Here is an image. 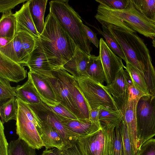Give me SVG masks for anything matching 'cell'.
<instances>
[{
	"label": "cell",
	"instance_id": "1",
	"mask_svg": "<svg viewBox=\"0 0 155 155\" xmlns=\"http://www.w3.org/2000/svg\"><path fill=\"white\" fill-rule=\"evenodd\" d=\"M104 28L117 40L129 63L143 77L149 93L155 94V70L149 50L135 31L115 28Z\"/></svg>",
	"mask_w": 155,
	"mask_h": 155
},
{
	"label": "cell",
	"instance_id": "2",
	"mask_svg": "<svg viewBox=\"0 0 155 155\" xmlns=\"http://www.w3.org/2000/svg\"><path fill=\"white\" fill-rule=\"evenodd\" d=\"M38 38L51 66L54 70L68 62L74 54L76 45L49 12L45 27Z\"/></svg>",
	"mask_w": 155,
	"mask_h": 155
},
{
	"label": "cell",
	"instance_id": "3",
	"mask_svg": "<svg viewBox=\"0 0 155 155\" xmlns=\"http://www.w3.org/2000/svg\"><path fill=\"white\" fill-rule=\"evenodd\" d=\"M97 11L95 17L102 27L136 31L151 38L155 35V25L137 8L132 0H129L127 7L124 9H114L99 4Z\"/></svg>",
	"mask_w": 155,
	"mask_h": 155
},
{
	"label": "cell",
	"instance_id": "4",
	"mask_svg": "<svg viewBox=\"0 0 155 155\" xmlns=\"http://www.w3.org/2000/svg\"><path fill=\"white\" fill-rule=\"evenodd\" d=\"M69 0H52L50 12L73 40L77 46L88 55L92 50L85 34L81 18L68 3Z\"/></svg>",
	"mask_w": 155,
	"mask_h": 155
},
{
	"label": "cell",
	"instance_id": "5",
	"mask_svg": "<svg viewBox=\"0 0 155 155\" xmlns=\"http://www.w3.org/2000/svg\"><path fill=\"white\" fill-rule=\"evenodd\" d=\"M136 114L139 150L143 143L155 136V96L142 97L137 104Z\"/></svg>",
	"mask_w": 155,
	"mask_h": 155
},
{
	"label": "cell",
	"instance_id": "6",
	"mask_svg": "<svg viewBox=\"0 0 155 155\" xmlns=\"http://www.w3.org/2000/svg\"><path fill=\"white\" fill-rule=\"evenodd\" d=\"M76 79L90 110L100 107L119 110L106 86L87 76H82Z\"/></svg>",
	"mask_w": 155,
	"mask_h": 155
},
{
	"label": "cell",
	"instance_id": "7",
	"mask_svg": "<svg viewBox=\"0 0 155 155\" xmlns=\"http://www.w3.org/2000/svg\"><path fill=\"white\" fill-rule=\"evenodd\" d=\"M114 129L104 127L96 132L80 137L76 143L84 155H110L114 142Z\"/></svg>",
	"mask_w": 155,
	"mask_h": 155
},
{
	"label": "cell",
	"instance_id": "8",
	"mask_svg": "<svg viewBox=\"0 0 155 155\" xmlns=\"http://www.w3.org/2000/svg\"><path fill=\"white\" fill-rule=\"evenodd\" d=\"M36 40L29 33L19 31L9 43L0 48V53L16 63L25 65L35 48Z\"/></svg>",
	"mask_w": 155,
	"mask_h": 155
},
{
	"label": "cell",
	"instance_id": "9",
	"mask_svg": "<svg viewBox=\"0 0 155 155\" xmlns=\"http://www.w3.org/2000/svg\"><path fill=\"white\" fill-rule=\"evenodd\" d=\"M54 77L48 78L55 90L60 103L68 108L78 118H84L77 106L70 88L74 76L63 67L55 69L52 71Z\"/></svg>",
	"mask_w": 155,
	"mask_h": 155
},
{
	"label": "cell",
	"instance_id": "10",
	"mask_svg": "<svg viewBox=\"0 0 155 155\" xmlns=\"http://www.w3.org/2000/svg\"><path fill=\"white\" fill-rule=\"evenodd\" d=\"M28 104L41 120L47 122L57 130L63 140L66 148L76 143L80 137L79 134L74 132L64 125L61 122L59 115L43 101H41L37 104Z\"/></svg>",
	"mask_w": 155,
	"mask_h": 155
},
{
	"label": "cell",
	"instance_id": "11",
	"mask_svg": "<svg viewBox=\"0 0 155 155\" xmlns=\"http://www.w3.org/2000/svg\"><path fill=\"white\" fill-rule=\"evenodd\" d=\"M18 109L16 120V133L19 138L36 149H41L44 144L37 127L28 118L18 101Z\"/></svg>",
	"mask_w": 155,
	"mask_h": 155
},
{
	"label": "cell",
	"instance_id": "12",
	"mask_svg": "<svg viewBox=\"0 0 155 155\" xmlns=\"http://www.w3.org/2000/svg\"><path fill=\"white\" fill-rule=\"evenodd\" d=\"M99 54L103 67L105 81L107 84L114 80L117 73L122 68H125L122 59L109 48L102 38L100 40Z\"/></svg>",
	"mask_w": 155,
	"mask_h": 155
},
{
	"label": "cell",
	"instance_id": "13",
	"mask_svg": "<svg viewBox=\"0 0 155 155\" xmlns=\"http://www.w3.org/2000/svg\"><path fill=\"white\" fill-rule=\"evenodd\" d=\"M138 101L128 93V97L126 103L120 109L135 155H137L139 151L136 114V106Z\"/></svg>",
	"mask_w": 155,
	"mask_h": 155
},
{
	"label": "cell",
	"instance_id": "14",
	"mask_svg": "<svg viewBox=\"0 0 155 155\" xmlns=\"http://www.w3.org/2000/svg\"><path fill=\"white\" fill-rule=\"evenodd\" d=\"M30 71L44 77L53 78L54 69L50 64L42 47L39 38L36 39L35 48L25 65Z\"/></svg>",
	"mask_w": 155,
	"mask_h": 155
},
{
	"label": "cell",
	"instance_id": "15",
	"mask_svg": "<svg viewBox=\"0 0 155 155\" xmlns=\"http://www.w3.org/2000/svg\"><path fill=\"white\" fill-rule=\"evenodd\" d=\"M127 75L126 71L122 68L117 73L114 81L106 86L120 110L126 103L128 97Z\"/></svg>",
	"mask_w": 155,
	"mask_h": 155
},
{
	"label": "cell",
	"instance_id": "16",
	"mask_svg": "<svg viewBox=\"0 0 155 155\" xmlns=\"http://www.w3.org/2000/svg\"><path fill=\"white\" fill-rule=\"evenodd\" d=\"M28 74L42 101L49 106H54L60 103L48 78L31 71Z\"/></svg>",
	"mask_w": 155,
	"mask_h": 155
},
{
	"label": "cell",
	"instance_id": "17",
	"mask_svg": "<svg viewBox=\"0 0 155 155\" xmlns=\"http://www.w3.org/2000/svg\"><path fill=\"white\" fill-rule=\"evenodd\" d=\"M27 70L16 63L0 53V78L18 83L26 77Z\"/></svg>",
	"mask_w": 155,
	"mask_h": 155
},
{
	"label": "cell",
	"instance_id": "18",
	"mask_svg": "<svg viewBox=\"0 0 155 155\" xmlns=\"http://www.w3.org/2000/svg\"><path fill=\"white\" fill-rule=\"evenodd\" d=\"M89 55L77 46L74 55L63 68L75 79L88 76L87 70Z\"/></svg>",
	"mask_w": 155,
	"mask_h": 155
},
{
	"label": "cell",
	"instance_id": "19",
	"mask_svg": "<svg viewBox=\"0 0 155 155\" xmlns=\"http://www.w3.org/2000/svg\"><path fill=\"white\" fill-rule=\"evenodd\" d=\"M41 121V127L37 130L45 149L56 148L61 150L66 149L63 140L57 130L47 122Z\"/></svg>",
	"mask_w": 155,
	"mask_h": 155
},
{
	"label": "cell",
	"instance_id": "20",
	"mask_svg": "<svg viewBox=\"0 0 155 155\" xmlns=\"http://www.w3.org/2000/svg\"><path fill=\"white\" fill-rule=\"evenodd\" d=\"M62 123L80 137L91 134L102 128L89 119L78 118L71 119L59 115Z\"/></svg>",
	"mask_w": 155,
	"mask_h": 155
},
{
	"label": "cell",
	"instance_id": "21",
	"mask_svg": "<svg viewBox=\"0 0 155 155\" xmlns=\"http://www.w3.org/2000/svg\"><path fill=\"white\" fill-rule=\"evenodd\" d=\"M29 2L28 0L14 14L16 22V33L19 31H25L37 39L39 35L30 13Z\"/></svg>",
	"mask_w": 155,
	"mask_h": 155
},
{
	"label": "cell",
	"instance_id": "22",
	"mask_svg": "<svg viewBox=\"0 0 155 155\" xmlns=\"http://www.w3.org/2000/svg\"><path fill=\"white\" fill-rule=\"evenodd\" d=\"M30 13L39 35L45 27L44 16L48 0H29Z\"/></svg>",
	"mask_w": 155,
	"mask_h": 155
},
{
	"label": "cell",
	"instance_id": "23",
	"mask_svg": "<svg viewBox=\"0 0 155 155\" xmlns=\"http://www.w3.org/2000/svg\"><path fill=\"white\" fill-rule=\"evenodd\" d=\"M27 81L22 85L16 87L17 98L29 104H37L42 101L34 86L29 75Z\"/></svg>",
	"mask_w": 155,
	"mask_h": 155
},
{
	"label": "cell",
	"instance_id": "24",
	"mask_svg": "<svg viewBox=\"0 0 155 155\" xmlns=\"http://www.w3.org/2000/svg\"><path fill=\"white\" fill-rule=\"evenodd\" d=\"M122 119V115L120 110L99 107V120L102 127L114 129L119 126Z\"/></svg>",
	"mask_w": 155,
	"mask_h": 155
},
{
	"label": "cell",
	"instance_id": "25",
	"mask_svg": "<svg viewBox=\"0 0 155 155\" xmlns=\"http://www.w3.org/2000/svg\"><path fill=\"white\" fill-rule=\"evenodd\" d=\"M70 88L73 100L84 118L89 119L90 108L74 77L71 82Z\"/></svg>",
	"mask_w": 155,
	"mask_h": 155
},
{
	"label": "cell",
	"instance_id": "26",
	"mask_svg": "<svg viewBox=\"0 0 155 155\" xmlns=\"http://www.w3.org/2000/svg\"><path fill=\"white\" fill-rule=\"evenodd\" d=\"M88 76L94 80L104 85L105 81L104 71L99 56L89 55L87 70Z\"/></svg>",
	"mask_w": 155,
	"mask_h": 155
},
{
	"label": "cell",
	"instance_id": "27",
	"mask_svg": "<svg viewBox=\"0 0 155 155\" xmlns=\"http://www.w3.org/2000/svg\"><path fill=\"white\" fill-rule=\"evenodd\" d=\"M16 22L14 14H3L0 21V37L12 40L16 34Z\"/></svg>",
	"mask_w": 155,
	"mask_h": 155
},
{
	"label": "cell",
	"instance_id": "28",
	"mask_svg": "<svg viewBox=\"0 0 155 155\" xmlns=\"http://www.w3.org/2000/svg\"><path fill=\"white\" fill-rule=\"evenodd\" d=\"M18 109L17 98L13 97L1 104L0 121L4 124L12 120H16Z\"/></svg>",
	"mask_w": 155,
	"mask_h": 155
},
{
	"label": "cell",
	"instance_id": "29",
	"mask_svg": "<svg viewBox=\"0 0 155 155\" xmlns=\"http://www.w3.org/2000/svg\"><path fill=\"white\" fill-rule=\"evenodd\" d=\"M35 150L18 138L9 143L8 155H36Z\"/></svg>",
	"mask_w": 155,
	"mask_h": 155
},
{
	"label": "cell",
	"instance_id": "30",
	"mask_svg": "<svg viewBox=\"0 0 155 155\" xmlns=\"http://www.w3.org/2000/svg\"><path fill=\"white\" fill-rule=\"evenodd\" d=\"M99 34L101 35L105 39V42L109 48L115 54L123 59L126 63L127 61L126 56L116 39L104 28L102 27V30L100 28L93 26Z\"/></svg>",
	"mask_w": 155,
	"mask_h": 155
},
{
	"label": "cell",
	"instance_id": "31",
	"mask_svg": "<svg viewBox=\"0 0 155 155\" xmlns=\"http://www.w3.org/2000/svg\"><path fill=\"white\" fill-rule=\"evenodd\" d=\"M135 5L150 22L155 23V0H132Z\"/></svg>",
	"mask_w": 155,
	"mask_h": 155
},
{
	"label": "cell",
	"instance_id": "32",
	"mask_svg": "<svg viewBox=\"0 0 155 155\" xmlns=\"http://www.w3.org/2000/svg\"><path fill=\"white\" fill-rule=\"evenodd\" d=\"M126 64L124 68L128 74L134 84L143 92L150 95L144 79L140 72L129 63Z\"/></svg>",
	"mask_w": 155,
	"mask_h": 155
},
{
	"label": "cell",
	"instance_id": "33",
	"mask_svg": "<svg viewBox=\"0 0 155 155\" xmlns=\"http://www.w3.org/2000/svg\"><path fill=\"white\" fill-rule=\"evenodd\" d=\"M15 89L16 87H12L9 81L0 78L1 105L13 97H17Z\"/></svg>",
	"mask_w": 155,
	"mask_h": 155
},
{
	"label": "cell",
	"instance_id": "34",
	"mask_svg": "<svg viewBox=\"0 0 155 155\" xmlns=\"http://www.w3.org/2000/svg\"><path fill=\"white\" fill-rule=\"evenodd\" d=\"M118 128L122 139L123 155H135L127 127L123 119L120 124Z\"/></svg>",
	"mask_w": 155,
	"mask_h": 155
},
{
	"label": "cell",
	"instance_id": "35",
	"mask_svg": "<svg viewBox=\"0 0 155 155\" xmlns=\"http://www.w3.org/2000/svg\"><path fill=\"white\" fill-rule=\"evenodd\" d=\"M95 1L99 4L116 10L125 9L129 3V0H96Z\"/></svg>",
	"mask_w": 155,
	"mask_h": 155
},
{
	"label": "cell",
	"instance_id": "36",
	"mask_svg": "<svg viewBox=\"0 0 155 155\" xmlns=\"http://www.w3.org/2000/svg\"><path fill=\"white\" fill-rule=\"evenodd\" d=\"M118 127L114 129L113 144L110 155H124L122 139Z\"/></svg>",
	"mask_w": 155,
	"mask_h": 155
},
{
	"label": "cell",
	"instance_id": "37",
	"mask_svg": "<svg viewBox=\"0 0 155 155\" xmlns=\"http://www.w3.org/2000/svg\"><path fill=\"white\" fill-rule=\"evenodd\" d=\"M48 105L50 109L59 115L69 119H78L74 114L60 103L54 106Z\"/></svg>",
	"mask_w": 155,
	"mask_h": 155
},
{
	"label": "cell",
	"instance_id": "38",
	"mask_svg": "<svg viewBox=\"0 0 155 155\" xmlns=\"http://www.w3.org/2000/svg\"><path fill=\"white\" fill-rule=\"evenodd\" d=\"M27 0H0V12L6 14L11 12V10L19 4Z\"/></svg>",
	"mask_w": 155,
	"mask_h": 155
},
{
	"label": "cell",
	"instance_id": "39",
	"mask_svg": "<svg viewBox=\"0 0 155 155\" xmlns=\"http://www.w3.org/2000/svg\"><path fill=\"white\" fill-rule=\"evenodd\" d=\"M137 155H155V139L151 138L143 143Z\"/></svg>",
	"mask_w": 155,
	"mask_h": 155
},
{
	"label": "cell",
	"instance_id": "40",
	"mask_svg": "<svg viewBox=\"0 0 155 155\" xmlns=\"http://www.w3.org/2000/svg\"><path fill=\"white\" fill-rule=\"evenodd\" d=\"M127 79L128 93L132 96L133 98L138 101L142 97L147 94L138 89L134 84L128 73Z\"/></svg>",
	"mask_w": 155,
	"mask_h": 155
},
{
	"label": "cell",
	"instance_id": "41",
	"mask_svg": "<svg viewBox=\"0 0 155 155\" xmlns=\"http://www.w3.org/2000/svg\"><path fill=\"white\" fill-rule=\"evenodd\" d=\"M3 124L0 122V155H8V144L6 140Z\"/></svg>",
	"mask_w": 155,
	"mask_h": 155
},
{
	"label": "cell",
	"instance_id": "42",
	"mask_svg": "<svg viewBox=\"0 0 155 155\" xmlns=\"http://www.w3.org/2000/svg\"><path fill=\"white\" fill-rule=\"evenodd\" d=\"M83 27L89 43H92L98 48L99 46L100 40L97 38L96 33L84 24L83 25Z\"/></svg>",
	"mask_w": 155,
	"mask_h": 155
},
{
	"label": "cell",
	"instance_id": "43",
	"mask_svg": "<svg viewBox=\"0 0 155 155\" xmlns=\"http://www.w3.org/2000/svg\"><path fill=\"white\" fill-rule=\"evenodd\" d=\"M61 151V155H84L77 146L76 143L71 146Z\"/></svg>",
	"mask_w": 155,
	"mask_h": 155
},
{
	"label": "cell",
	"instance_id": "44",
	"mask_svg": "<svg viewBox=\"0 0 155 155\" xmlns=\"http://www.w3.org/2000/svg\"><path fill=\"white\" fill-rule=\"evenodd\" d=\"M89 119L102 127L99 120V107L90 110Z\"/></svg>",
	"mask_w": 155,
	"mask_h": 155
},
{
	"label": "cell",
	"instance_id": "45",
	"mask_svg": "<svg viewBox=\"0 0 155 155\" xmlns=\"http://www.w3.org/2000/svg\"><path fill=\"white\" fill-rule=\"evenodd\" d=\"M40 155H61V151L58 149L54 148L52 149H45Z\"/></svg>",
	"mask_w": 155,
	"mask_h": 155
},
{
	"label": "cell",
	"instance_id": "46",
	"mask_svg": "<svg viewBox=\"0 0 155 155\" xmlns=\"http://www.w3.org/2000/svg\"><path fill=\"white\" fill-rule=\"evenodd\" d=\"M12 40L2 37H0V48L5 47Z\"/></svg>",
	"mask_w": 155,
	"mask_h": 155
},
{
	"label": "cell",
	"instance_id": "47",
	"mask_svg": "<svg viewBox=\"0 0 155 155\" xmlns=\"http://www.w3.org/2000/svg\"><path fill=\"white\" fill-rule=\"evenodd\" d=\"M152 39V46L155 49V35Z\"/></svg>",
	"mask_w": 155,
	"mask_h": 155
},
{
	"label": "cell",
	"instance_id": "48",
	"mask_svg": "<svg viewBox=\"0 0 155 155\" xmlns=\"http://www.w3.org/2000/svg\"><path fill=\"white\" fill-rule=\"evenodd\" d=\"M155 25V23L154 24Z\"/></svg>",
	"mask_w": 155,
	"mask_h": 155
}]
</instances>
